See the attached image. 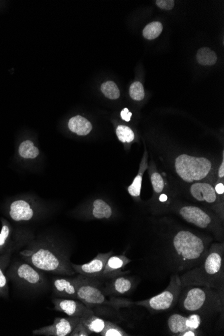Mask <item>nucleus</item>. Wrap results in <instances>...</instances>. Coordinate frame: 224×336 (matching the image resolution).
<instances>
[{"label":"nucleus","instance_id":"f257e3e1","mask_svg":"<svg viewBox=\"0 0 224 336\" xmlns=\"http://www.w3.org/2000/svg\"><path fill=\"white\" fill-rule=\"evenodd\" d=\"M183 287L201 286L224 290L223 245L213 244L202 261L180 276Z\"/></svg>","mask_w":224,"mask_h":336},{"label":"nucleus","instance_id":"f03ea898","mask_svg":"<svg viewBox=\"0 0 224 336\" xmlns=\"http://www.w3.org/2000/svg\"><path fill=\"white\" fill-rule=\"evenodd\" d=\"M185 287L178 299L181 309L193 313H214L223 310L224 290L201 286Z\"/></svg>","mask_w":224,"mask_h":336},{"label":"nucleus","instance_id":"7ed1b4c3","mask_svg":"<svg viewBox=\"0 0 224 336\" xmlns=\"http://www.w3.org/2000/svg\"><path fill=\"white\" fill-rule=\"evenodd\" d=\"M28 263L38 269L52 274L73 276L76 274L70 262L69 256L54 248L38 246L21 252Z\"/></svg>","mask_w":224,"mask_h":336},{"label":"nucleus","instance_id":"20e7f679","mask_svg":"<svg viewBox=\"0 0 224 336\" xmlns=\"http://www.w3.org/2000/svg\"><path fill=\"white\" fill-rule=\"evenodd\" d=\"M172 246L174 254L172 257L177 262L181 271L197 266L208 251L203 240L189 231L178 232L174 237Z\"/></svg>","mask_w":224,"mask_h":336},{"label":"nucleus","instance_id":"39448f33","mask_svg":"<svg viewBox=\"0 0 224 336\" xmlns=\"http://www.w3.org/2000/svg\"><path fill=\"white\" fill-rule=\"evenodd\" d=\"M102 280L100 279L81 277L78 289V299L86 305L88 308L97 306H125L124 302L114 299L108 300L102 289Z\"/></svg>","mask_w":224,"mask_h":336},{"label":"nucleus","instance_id":"423d86ee","mask_svg":"<svg viewBox=\"0 0 224 336\" xmlns=\"http://www.w3.org/2000/svg\"><path fill=\"white\" fill-rule=\"evenodd\" d=\"M183 288L179 275H172L170 277L169 284L162 293L146 300L136 302L135 304L154 311H166L177 304Z\"/></svg>","mask_w":224,"mask_h":336},{"label":"nucleus","instance_id":"0eeeda50","mask_svg":"<svg viewBox=\"0 0 224 336\" xmlns=\"http://www.w3.org/2000/svg\"><path fill=\"white\" fill-rule=\"evenodd\" d=\"M175 168L183 181L192 183L206 177L212 168V163L205 158L182 155L176 159Z\"/></svg>","mask_w":224,"mask_h":336},{"label":"nucleus","instance_id":"6e6552de","mask_svg":"<svg viewBox=\"0 0 224 336\" xmlns=\"http://www.w3.org/2000/svg\"><path fill=\"white\" fill-rule=\"evenodd\" d=\"M14 277L20 283L25 284L32 290H43L47 286V279L43 271L29 263H20L16 266Z\"/></svg>","mask_w":224,"mask_h":336},{"label":"nucleus","instance_id":"1a4fd4ad","mask_svg":"<svg viewBox=\"0 0 224 336\" xmlns=\"http://www.w3.org/2000/svg\"><path fill=\"white\" fill-rule=\"evenodd\" d=\"M80 319L81 317H56L53 324L35 330L32 334L45 336H70Z\"/></svg>","mask_w":224,"mask_h":336},{"label":"nucleus","instance_id":"9d476101","mask_svg":"<svg viewBox=\"0 0 224 336\" xmlns=\"http://www.w3.org/2000/svg\"><path fill=\"white\" fill-rule=\"evenodd\" d=\"M82 275L76 277L58 275L53 277V293L59 298L78 299V289Z\"/></svg>","mask_w":224,"mask_h":336},{"label":"nucleus","instance_id":"9b49d317","mask_svg":"<svg viewBox=\"0 0 224 336\" xmlns=\"http://www.w3.org/2000/svg\"><path fill=\"white\" fill-rule=\"evenodd\" d=\"M113 254V251L108 253H99L91 261L83 264L71 262V267L75 273L88 278L100 279L108 259Z\"/></svg>","mask_w":224,"mask_h":336},{"label":"nucleus","instance_id":"f8f14e48","mask_svg":"<svg viewBox=\"0 0 224 336\" xmlns=\"http://www.w3.org/2000/svg\"><path fill=\"white\" fill-rule=\"evenodd\" d=\"M126 274L103 280L102 289L104 293L106 295H124L130 293L135 289V279Z\"/></svg>","mask_w":224,"mask_h":336},{"label":"nucleus","instance_id":"ddd939ff","mask_svg":"<svg viewBox=\"0 0 224 336\" xmlns=\"http://www.w3.org/2000/svg\"><path fill=\"white\" fill-rule=\"evenodd\" d=\"M52 302L55 310L65 313L69 317H82L91 311V308L78 299L55 297Z\"/></svg>","mask_w":224,"mask_h":336},{"label":"nucleus","instance_id":"4468645a","mask_svg":"<svg viewBox=\"0 0 224 336\" xmlns=\"http://www.w3.org/2000/svg\"><path fill=\"white\" fill-rule=\"evenodd\" d=\"M179 214L188 223L202 229L207 228L212 222L211 216L199 207L190 205L182 207Z\"/></svg>","mask_w":224,"mask_h":336},{"label":"nucleus","instance_id":"2eb2a0df","mask_svg":"<svg viewBox=\"0 0 224 336\" xmlns=\"http://www.w3.org/2000/svg\"><path fill=\"white\" fill-rule=\"evenodd\" d=\"M130 262H131V260L127 258L125 255L112 254L108 259V261L105 266L102 277L100 280L103 281V280L117 276V275L126 274L127 273H125L122 271Z\"/></svg>","mask_w":224,"mask_h":336},{"label":"nucleus","instance_id":"dca6fc26","mask_svg":"<svg viewBox=\"0 0 224 336\" xmlns=\"http://www.w3.org/2000/svg\"><path fill=\"white\" fill-rule=\"evenodd\" d=\"M192 197L198 201L206 202L209 204L216 203L218 200L214 187L205 183H194L190 188Z\"/></svg>","mask_w":224,"mask_h":336},{"label":"nucleus","instance_id":"f3484780","mask_svg":"<svg viewBox=\"0 0 224 336\" xmlns=\"http://www.w3.org/2000/svg\"><path fill=\"white\" fill-rule=\"evenodd\" d=\"M10 216L14 221H29L34 216V210L28 202L23 199L16 200L11 203Z\"/></svg>","mask_w":224,"mask_h":336},{"label":"nucleus","instance_id":"a211bd4d","mask_svg":"<svg viewBox=\"0 0 224 336\" xmlns=\"http://www.w3.org/2000/svg\"><path fill=\"white\" fill-rule=\"evenodd\" d=\"M81 321L91 334L102 333L107 323L100 317L95 316L92 310L81 317Z\"/></svg>","mask_w":224,"mask_h":336},{"label":"nucleus","instance_id":"6ab92c4d","mask_svg":"<svg viewBox=\"0 0 224 336\" xmlns=\"http://www.w3.org/2000/svg\"><path fill=\"white\" fill-rule=\"evenodd\" d=\"M69 128L79 136H86L92 130V125L85 117L76 115L70 119Z\"/></svg>","mask_w":224,"mask_h":336},{"label":"nucleus","instance_id":"aec40b11","mask_svg":"<svg viewBox=\"0 0 224 336\" xmlns=\"http://www.w3.org/2000/svg\"><path fill=\"white\" fill-rule=\"evenodd\" d=\"M187 317L180 314L174 313L170 315L168 319V328L170 333L174 336H181V334L190 330L186 325Z\"/></svg>","mask_w":224,"mask_h":336},{"label":"nucleus","instance_id":"412c9836","mask_svg":"<svg viewBox=\"0 0 224 336\" xmlns=\"http://www.w3.org/2000/svg\"><path fill=\"white\" fill-rule=\"evenodd\" d=\"M113 214L112 207L102 199L93 201L92 216L98 220L109 219Z\"/></svg>","mask_w":224,"mask_h":336},{"label":"nucleus","instance_id":"4be33fe9","mask_svg":"<svg viewBox=\"0 0 224 336\" xmlns=\"http://www.w3.org/2000/svg\"><path fill=\"white\" fill-rule=\"evenodd\" d=\"M217 55L214 51L207 47H203L197 51V60L201 65L212 66L216 63Z\"/></svg>","mask_w":224,"mask_h":336},{"label":"nucleus","instance_id":"5701e85b","mask_svg":"<svg viewBox=\"0 0 224 336\" xmlns=\"http://www.w3.org/2000/svg\"><path fill=\"white\" fill-rule=\"evenodd\" d=\"M18 152L20 157L24 159H35L38 157L39 150L36 146H34V143L32 141L26 140L20 145Z\"/></svg>","mask_w":224,"mask_h":336},{"label":"nucleus","instance_id":"b1692460","mask_svg":"<svg viewBox=\"0 0 224 336\" xmlns=\"http://www.w3.org/2000/svg\"><path fill=\"white\" fill-rule=\"evenodd\" d=\"M163 25L159 22H153L148 24L143 30V36L148 40H153L157 38L163 31Z\"/></svg>","mask_w":224,"mask_h":336},{"label":"nucleus","instance_id":"393cba45","mask_svg":"<svg viewBox=\"0 0 224 336\" xmlns=\"http://www.w3.org/2000/svg\"><path fill=\"white\" fill-rule=\"evenodd\" d=\"M102 93L105 96L110 100H117L120 96V89L117 87L116 84L113 82H107L102 84Z\"/></svg>","mask_w":224,"mask_h":336},{"label":"nucleus","instance_id":"a878e982","mask_svg":"<svg viewBox=\"0 0 224 336\" xmlns=\"http://www.w3.org/2000/svg\"><path fill=\"white\" fill-rule=\"evenodd\" d=\"M116 135L118 139L122 142H131L135 140V134L131 128L128 126H117Z\"/></svg>","mask_w":224,"mask_h":336},{"label":"nucleus","instance_id":"bb28decb","mask_svg":"<svg viewBox=\"0 0 224 336\" xmlns=\"http://www.w3.org/2000/svg\"><path fill=\"white\" fill-rule=\"evenodd\" d=\"M100 335L102 336H128V334L117 325L107 321L106 328Z\"/></svg>","mask_w":224,"mask_h":336},{"label":"nucleus","instance_id":"cd10ccee","mask_svg":"<svg viewBox=\"0 0 224 336\" xmlns=\"http://www.w3.org/2000/svg\"><path fill=\"white\" fill-rule=\"evenodd\" d=\"M130 95L136 101H141L144 99L145 93L142 84L139 82L133 83L130 87Z\"/></svg>","mask_w":224,"mask_h":336},{"label":"nucleus","instance_id":"c85d7f7f","mask_svg":"<svg viewBox=\"0 0 224 336\" xmlns=\"http://www.w3.org/2000/svg\"><path fill=\"white\" fill-rule=\"evenodd\" d=\"M142 175L139 174L135 177L133 183L128 188V192L130 196L134 197H138L140 196L141 187H142Z\"/></svg>","mask_w":224,"mask_h":336},{"label":"nucleus","instance_id":"c756f323","mask_svg":"<svg viewBox=\"0 0 224 336\" xmlns=\"http://www.w3.org/2000/svg\"><path fill=\"white\" fill-rule=\"evenodd\" d=\"M151 182L154 192L157 194H161L165 188V182L161 174L155 172L151 176Z\"/></svg>","mask_w":224,"mask_h":336},{"label":"nucleus","instance_id":"7c9ffc66","mask_svg":"<svg viewBox=\"0 0 224 336\" xmlns=\"http://www.w3.org/2000/svg\"><path fill=\"white\" fill-rule=\"evenodd\" d=\"M201 318L199 314L192 313L187 317L186 325L190 330H197L201 326Z\"/></svg>","mask_w":224,"mask_h":336},{"label":"nucleus","instance_id":"2f4dec72","mask_svg":"<svg viewBox=\"0 0 224 336\" xmlns=\"http://www.w3.org/2000/svg\"><path fill=\"white\" fill-rule=\"evenodd\" d=\"M91 334L89 333L87 329L84 326L80 319V322L78 323L69 336H89Z\"/></svg>","mask_w":224,"mask_h":336},{"label":"nucleus","instance_id":"473e14b6","mask_svg":"<svg viewBox=\"0 0 224 336\" xmlns=\"http://www.w3.org/2000/svg\"><path fill=\"white\" fill-rule=\"evenodd\" d=\"M10 234V227L7 224H3L1 232H0V251L6 244Z\"/></svg>","mask_w":224,"mask_h":336},{"label":"nucleus","instance_id":"72a5a7b5","mask_svg":"<svg viewBox=\"0 0 224 336\" xmlns=\"http://www.w3.org/2000/svg\"><path fill=\"white\" fill-rule=\"evenodd\" d=\"M156 3L160 8L170 10L173 8L174 1L173 0H157Z\"/></svg>","mask_w":224,"mask_h":336},{"label":"nucleus","instance_id":"f704fd0d","mask_svg":"<svg viewBox=\"0 0 224 336\" xmlns=\"http://www.w3.org/2000/svg\"><path fill=\"white\" fill-rule=\"evenodd\" d=\"M8 288L7 279L3 273L2 268L0 267V294H5Z\"/></svg>","mask_w":224,"mask_h":336},{"label":"nucleus","instance_id":"c9c22d12","mask_svg":"<svg viewBox=\"0 0 224 336\" xmlns=\"http://www.w3.org/2000/svg\"><path fill=\"white\" fill-rule=\"evenodd\" d=\"M132 115V113L131 112H129V110H128V108H124V109L121 112V117H122L123 120L126 121V122H130Z\"/></svg>","mask_w":224,"mask_h":336},{"label":"nucleus","instance_id":"e433bc0d","mask_svg":"<svg viewBox=\"0 0 224 336\" xmlns=\"http://www.w3.org/2000/svg\"><path fill=\"white\" fill-rule=\"evenodd\" d=\"M214 190L217 195L223 196L224 193V185L223 183H218V184L216 185V187H215Z\"/></svg>","mask_w":224,"mask_h":336},{"label":"nucleus","instance_id":"4c0bfd02","mask_svg":"<svg viewBox=\"0 0 224 336\" xmlns=\"http://www.w3.org/2000/svg\"><path fill=\"white\" fill-rule=\"evenodd\" d=\"M199 332L197 330H189L181 334V336H198Z\"/></svg>","mask_w":224,"mask_h":336},{"label":"nucleus","instance_id":"58836bf2","mask_svg":"<svg viewBox=\"0 0 224 336\" xmlns=\"http://www.w3.org/2000/svg\"><path fill=\"white\" fill-rule=\"evenodd\" d=\"M218 175L220 178L224 177V161L222 162L221 166L219 168V172H218Z\"/></svg>","mask_w":224,"mask_h":336},{"label":"nucleus","instance_id":"ea45409f","mask_svg":"<svg viewBox=\"0 0 224 336\" xmlns=\"http://www.w3.org/2000/svg\"><path fill=\"white\" fill-rule=\"evenodd\" d=\"M167 199H168V197H167V195L161 194V196H160V197H159L160 201L165 202V201H167Z\"/></svg>","mask_w":224,"mask_h":336}]
</instances>
